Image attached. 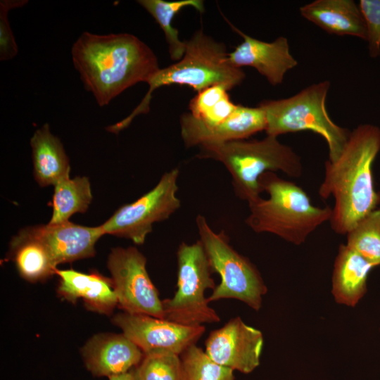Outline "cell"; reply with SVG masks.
Instances as JSON below:
<instances>
[{
  "label": "cell",
  "instance_id": "ac0fdd59",
  "mask_svg": "<svg viewBox=\"0 0 380 380\" xmlns=\"http://www.w3.org/2000/svg\"><path fill=\"white\" fill-rule=\"evenodd\" d=\"M301 15L325 32L366 40V23L353 0H316L300 8Z\"/></svg>",
  "mask_w": 380,
  "mask_h": 380
},
{
  "label": "cell",
  "instance_id": "9c48e42d",
  "mask_svg": "<svg viewBox=\"0 0 380 380\" xmlns=\"http://www.w3.org/2000/svg\"><path fill=\"white\" fill-rule=\"evenodd\" d=\"M179 175L177 167L165 172L152 189L135 201L120 207L100 225L104 235L143 244L154 223L168 219L180 208L181 201L177 196Z\"/></svg>",
  "mask_w": 380,
  "mask_h": 380
},
{
  "label": "cell",
  "instance_id": "8992f818",
  "mask_svg": "<svg viewBox=\"0 0 380 380\" xmlns=\"http://www.w3.org/2000/svg\"><path fill=\"white\" fill-rule=\"evenodd\" d=\"M330 82L325 80L308 86L286 99L264 100L259 103L266 118L267 135L310 130L321 135L329 148V160L338 158L350 132L336 125L330 118L326 108V99Z\"/></svg>",
  "mask_w": 380,
  "mask_h": 380
},
{
  "label": "cell",
  "instance_id": "d4e9b609",
  "mask_svg": "<svg viewBox=\"0 0 380 380\" xmlns=\"http://www.w3.org/2000/svg\"><path fill=\"white\" fill-rule=\"evenodd\" d=\"M346 246L374 267L380 265V209L359 221L347 234Z\"/></svg>",
  "mask_w": 380,
  "mask_h": 380
},
{
  "label": "cell",
  "instance_id": "52a82bcc",
  "mask_svg": "<svg viewBox=\"0 0 380 380\" xmlns=\"http://www.w3.org/2000/svg\"><path fill=\"white\" fill-rule=\"evenodd\" d=\"M196 227L205 252L213 272L220 282L208 298V302L221 299H236L258 311L267 286L256 267L238 253L229 243L224 231L215 232L202 215L196 217Z\"/></svg>",
  "mask_w": 380,
  "mask_h": 380
},
{
  "label": "cell",
  "instance_id": "484cf974",
  "mask_svg": "<svg viewBox=\"0 0 380 380\" xmlns=\"http://www.w3.org/2000/svg\"><path fill=\"white\" fill-rule=\"evenodd\" d=\"M132 371L136 380H184L180 355L168 350L144 353Z\"/></svg>",
  "mask_w": 380,
  "mask_h": 380
},
{
  "label": "cell",
  "instance_id": "2e32d148",
  "mask_svg": "<svg viewBox=\"0 0 380 380\" xmlns=\"http://www.w3.org/2000/svg\"><path fill=\"white\" fill-rule=\"evenodd\" d=\"M82 353L87 369L99 377L129 372L144 357L143 351L123 333L96 335L85 344Z\"/></svg>",
  "mask_w": 380,
  "mask_h": 380
},
{
  "label": "cell",
  "instance_id": "4316f807",
  "mask_svg": "<svg viewBox=\"0 0 380 380\" xmlns=\"http://www.w3.org/2000/svg\"><path fill=\"white\" fill-rule=\"evenodd\" d=\"M184 380H235L234 371L212 360L196 344L180 355Z\"/></svg>",
  "mask_w": 380,
  "mask_h": 380
},
{
  "label": "cell",
  "instance_id": "d6986e66",
  "mask_svg": "<svg viewBox=\"0 0 380 380\" xmlns=\"http://www.w3.org/2000/svg\"><path fill=\"white\" fill-rule=\"evenodd\" d=\"M374 267L346 245H340L332 275L331 293L336 302L355 307L367 292V277Z\"/></svg>",
  "mask_w": 380,
  "mask_h": 380
},
{
  "label": "cell",
  "instance_id": "6da1fadb",
  "mask_svg": "<svg viewBox=\"0 0 380 380\" xmlns=\"http://www.w3.org/2000/svg\"><path fill=\"white\" fill-rule=\"evenodd\" d=\"M71 56L85 89L101 107L137 83L147 82L160 69L151 49L128 33L84 32L73 44Z\"/></svg>",
  "mask_w": 380,
  "mask_h": 380
},
{
  "label": "cell",
  "instance_id": "30bf717a",
  "mask_svg": "<svg viewBox=\"0 0 380 380\" xmlns=\"http://www.w3.org/2000/svg\"><path fill=\"white\" fill-rule=\"evenodd\" d=\"M108 268L120 308L164 319L163 300L147 272L146 258L136 247L113 248Z\"/></svg>",
  "mask_w": 380,
  "mask_h": 380
},
{
  "label": "cell",
  "instance_id": "4fadbf2b",
  "mask_svg": "<svg viewBox=\"0 0 380 380\" xmlns=\"http://www.w3.org/2000/svg\"><path fill=\"white\" fill-rule=\"evenodd\" d=\"M265 128V115L259 106L237 105L227 120L215 125H205L190 113L180 118L181 137L186 147L244 140Z\"/></svg>",
  "mask_w": 380,
  "mask_h": 380
},
{
  "label": "cell",
  "instance_id": "5bb4252c",
  "mask_svg": "<svg viewBox=\"0 0 380 380\" xmlns=\"http://www.w3.org/2000/svg\"><path fill=\"white\" fill-rule=\"evenodd\" d=\"M224 19L243 39L234 51L228 53L229 61L234 67H253L275 86L282 83L286 72L298 65L290 53L286 37H279L272 42H263L247 35Z\"/></svg>",
  "mask_w": 380,
  "mask_h": 380
},
{
  "label": "cell",
  "instance_id": "83f0119b",
  "mask_svg": "<svg viewBox=\"0 0 380 380\" xmlns=\"http://www.w3.org/2000/svg\"><path fill=\"white\" fill-rule=\"evenodd\" d=\"M27 0H1L0 1V60L8 61L18 53V49L8 20L11 9L25 6Z\"/></svg>",
  "mask_w": 380,
  "mask_h": 380
},
{
  "label": "cell",
  "instance_id": "277c9868",
  "mask_svg": "<svg viewBox=\"0 0 380 380\" xmlns=\"http://www.w3.org/2000/svg\"><path fill=\"white\" fill-rule=\"evenodd\" d=\"M267 198L248 203L245 222L256 233H270L294 245H300L324 222L329 221L332 208L313 205L299 186L266 172L259 179Z\"/></svg>",
  "mask_w": 380,
  "mask_h": 380
},
{
  "label": "cell",
  "instance_id": "9a60e30c",
  "mask_svg": "<svg viewBox=\"0 0 380 380\" xmlns=\"http://www.w3.org/2000/svg\"><path fill=\"white\" fill-rule=\"evenodd\" d=\"M58 266L95 255V244L104 235L101 226L87 227L70 221L30 227Z\"/></svg>",
  "mask_w": 380,
  "mask_h": 380
},
{
  "label": "cell",
  "instance_id": "44dd1931",
  "mask_svg": "<svg viewBox=\"0 0 380 380\" xmlns=\"http://www.w3.org/2000/svg\"><path fill=\"white\" fill-rule=\"evenodd\" d=\"M9 253L20 276L29 281H42L56 272L52 255L30 227L20 229L13 237Z\"/></svg>",
  "mask_w": 380,
  "mask_h": 380
},
{
  "label": "cell",
  "instance_id": "5b68a950",
  "mask_svg": "<svg viewBox=\"0 0 380 380\" xmlns=\"http://www.w3.org/2000/svg\"><path fill=\"white\" fill-rule=\"evenodd\" d=\"M198 147L196 157L222 163L231 175L236 196L248 204L261 197L259 179L265 172L281 171L291 177L303 174L300 156L277 137L267 135L261 140H238Z\"/></svg>",
  "mask_w": 380,
  "mask_h": 380
},
{
  "label": "cell",
  "instance_id": "7402d4cb",
  "mask_svg": "<svg viewBox=\"0 0 380 380\" xmlns=\"http://www.w3.org/2000/svg\"><path fill=\"white\" fill-rule=\"evenodd\" d=\"M92 194L87 177H68L54 185L52 198V215L48 223L69 221L75 213H85L91 201Z\"/></svg>",
  "mask_w": 380,
  "mask_h": 380
},
{
  "label": "cell",
  "instance_id": "7c38bea8",
  "mask_svg": "<svg viewBox=\"0 0 380 380\" xmlns=\"http://www.w3.org/2000/svg\"><path fill=\"white\" fill-rule=\"evenodd\" d=\"M263 344L262 332L236 317L210 333L205 352L216 363L248 374L259 366Z\"/></svg>",
  "mask_w": 380,
  "mask_h": 380
},
{
  "label": "cell",
  "instance_id": "f1b7e54d",
  "mask_svg": "<svg viewBox=\"0 0 380 380\" xmlns=\"http://www.w3.org/2000/svg\"><path fill=\"white\" fill-rule=\"evenodd\" d=\"M359 8L366 23L369 56L376 58L380 55V0H360Z\"/></svg>",
  "mask_w": 380,
  "mask_h": 380
},
{
  "label": "cell",
  "instance_id": "ffe728a7",
  "mask_svg": "<svg viewBox=\"0 0 380 380\" xmlns=\"http://www.w3.org/2000/svg\"><path fill=\"white\" fill-rule=\"evenodd\" d=\"M34 175L41 186L55 185L70 177L69 158L61 140L48 123L38 128L30 139Z\"/></svg>",
  "mask_w": 380,
  "mask_h": 380
},
{
  "label": "cell",
  "instance_id": "8fae6325",
  "mask_svg": "<svg viewBox=\"0 0 380 380\" xmlns=\"http://www.w3.org/2000/svg\"><path fill=\"white\" fill-rule=\"evenodd\" d=\"M112 322L144 353L163 350L180 355L195 345L205 331L203 325L186 326L149 315L125 312L115 315Z\"/></svg>",
  "mask_w": 380,
  "mask_h": 380
},
{
  "label": "cell",
  "instance_id": "603a6c76",
  "mask_svg": "<svg viewBox=\"0 0 380 380\" xmlns=\"http://www.w3.org/2000/svg\"><path fill=\"white\" fill-rule=\"evenodd\" d=\"M137 2L153 16L163 30L171 59L177 61L181 60L185 53L186 42L179 39V31L173 27L172 22L175 15L184 7L191 6L198 12L203 13L205 11L203 1L139 0Z\"/></svg>",
  "mask_w": 380,
  "mask_h": 380
},
{
  "label": "cell",
  "instance_id": "cb8c5ba5",
  "mask_svg": "<svg viewBox=\"0 0 380 380\" xmlns=\"http://www.w3.org/2000/svg\"><path fill=\"white\" fill-rule=\"evenodd\" d=\"M228 91L222 84H215L198 91L189 102L190 114L207 125L225 121L237 108L231 101Z\"/></svg>",
  "mask_w": 380,
  "mask_h": 380
},
{
  "label": "cell",
  "instance_id": "f546056e",
  "mask_svg": "<svg viewBox=\"0 0 380 380\" xmlns=\"http://www.w3.org/2000/svg\"><path fill=\"white\" fill-rule=\"evenodd\" d=\"M109 380H136L132 371L108 377Z\"/></svg>",
  "mask_w": 380,
  "mask_h": 380
},
{
  "label": "cell",
  "instance_id": "ba28073f",
  "mask_svg": "<svg viewBox=\"0 0 380 380\" xmlns=\"http://www.w3.org/2000/svg\"><path fill=\"white\" fill-rule=\"evenodd\" d=\"M177 289L163 300L164 319L186 326L217 323L220 318L209 305L205 292L214 289L213 271L201 242H182L177 251Z\"/></svg>",
  "mask_w": 380,
  "mask_h": 380
},
{
  "label": "cell",
  "instance_id": "e0dca14e",
  "mask_svg": "<svg viewBox=\"0 0 380 380\" xmlns=\"http://www.w3.org/2000/svg\"><path fill=\"white\" fill-rule=\"evenodd\" d=\"M59 277L58 293L75 303L82 298L88 310L103 315H111L118 305V298L111 279L99 273L89 274L70 270L57 269Z\"/></svg>",
  "mask_w": 380,
  "mask_h": 380
},
{
  "label": "cell",
  "instance_id": "7a4b0ae2",
  "mask_svg": "<svg viewBox=\"0 0 380 380\" xmlns=\"http://www.w3.org/2000/svg\"><path fill=\"white\" fill-rule=\"evenodd\" d=\"M380 151V129L364 124L350 132L343 151L324 163V177L318 193L332 196L334 205L329 220L332 230L346 234L359 221L376 209L380 193L374 186L372 166Z\"/></svg>",
  "mask_w": 380,
  "mask_h": 380
},
{
  "label": "cell",
  "instance_id": "3957f363",
  "mask_svg": "<svg viewBox=\"0 0 380 380\" xmlns=\"http://www.w3.org/2000/svg\"><path fill=\"white\" fill-rule=\"evenodd\" d=\"M186 42L182 58L166 68L159 69L146 82L149 88L141 103L127 118L108 126L107 131L118 134L127 128L133 119L147 113L153 92L159 87L170 85H186L194 90H201L222 84L229 90L239 85L246 75L229 61L225 45L205 34L203 30H197Z\"/></svg>",
  "mask_w": 380,
  "mask_h": 380
}]
</instances>
